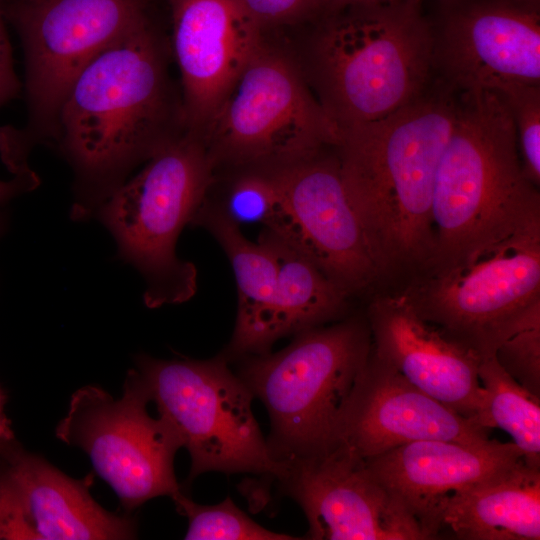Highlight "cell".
Instances as JSON below:
<instances>
[{
	"label": "cell",
	"mask_w": 540,
	"mask_h": 540,
	"mask_svg": "<svg viewBox=\"0 0 540 540\" xmlns=\"http://www.w3.org/2000/svg\"><path fill=\"white\" fill-rule=\"evenodd\" d=\"M494 357L520 385L540 395V300L501 339Z\"/></svg>",
	"instance_id": "d4e9b609"
},
{
	"label": "cell",
	"mask_w": 540,
	"mask_h": 540,
	"mask_svg": "<svg viewBox=\"0 0 540 540\" xmlns=\"http://www.w3.org/2000/svg\"><path fill=\"white\" fill-rule=\"evenodd\" d=\"M457 114V94L436 79L390 115L339 131L348 198L380 276L427 264L436 174Z\"/></svg>",
	"instance_id": "7a4b0ae2"
},
{
	"label": "cell",
	"mask_w": 540,
	"mask_h": 540,
	"mask_svg": "<svg viewBox=\"0 0 540 540\" xmlns=\"http://www.w3.org/2000/svg\"><path fill=\"white\" fill-rule=\"evenodd\" d=\"M39 180L36 174L26 169L14 174L10 180H0V206L37 187Z\"/></svg>",
	"instance_id": "f546056e"
},
{
	"label": "cell",
	"mask_w": 540,
	"mask_h": 540,
	"mask_svg": "<svg viewBox=\"0 0 540 540\" xmlns=\"http://www.w3.org/2000/svg\"><path fill=\"white\" fill-rule=\"evenodd\" d=\"M182 83V122L201 137L262 46V26L239 0H169Z\"/></svg>",
	"instance_id": "2e32d148"
},
{
	"label": "cell",
	"mask_w": 540,
	"mask_h": 540,
	"mask_svg": "<svg viewBox=\"0 0 540 540\" xmlns=\"http://www.w3.org/2000/svg\"><path fill=\"white\" fill-rule=\"evenodd\" d=\"M372 351L413 386L475 419L483 388L480 357L423 319L404 294L383 295L367 310Z\"/></svg>",
	"instance_id": "ac0fdd59"
},
{
	"label": "cell",
	"mask_w": 540,
	"mask_h": 540,
	"mask_svg": "<svg viewBox=\"0 0 540 540\" xmlns=\"http://www.w3.org/2000/svg\"><path fill=\"white\" fill-rule=\"evenodd\" d=\"M437 525L465 540H539L540 468L521 460L455 492L441 504Z\"/></svg>",
	"instance_id": "ffe728a7"
},
{
	"label": "cell",
	"mask_w": 540,
	"mask_h": 540,
	"mask_svg": "<svg viewBox=\"0 0 540 540\" xmlns=\"http://www.w3.org/2000/svg\"><path fill=\"white\" fill-rule=\"evenodd\" d=\"M498 92L512 115L524 176L540 184V85L513 84Z\"/></svg>",
	"instance_id": "484cf974"
},
{
	"label": "cell",
	"mask_w": 540,
	"mask_h": 540,
	"mask_svg": "<svg viewBox=\"0 0 540 540\" xmlns=\"http://www.w3.org/2000/svg\"><path fill=\"white\" fill-rule=\"evenodd\" d=\"M193 223L206 227L224 250L234 273L237 316L229 357L260 354L262 330L275 295L278 263L269 244L248 240L221 208L204 202Z\"/></svg>",
	"instance_id": "44dd1931"
},
{
	"label": "cell",
	"mask_w": 540,
	"mask_h": 540,
	"mask_svg": "<svg viewBox=\"0 0 540 540\" xmlns=\"http://www.w3.org/2000/svg\"><path fill=\"white\" fill-rule=\"evenodd\" d=\"M10 15L24 50L28 116L23 129L2 135L0 151L16 172L34 145L51 144L60 107L83 69L148 18L141 0H19Z\"/></svg>",
	"instance_id": "ba28073f"
},
{
	"label": "cell",
	"mask_w": 540,
	"mask_h": 540,
	"mask_svg": "<svg viewBox=\"0 0 540 540\" xmlns=\"http://www.w3.org/2000/svg\"><path fill=\"white\" fill-rule=\"evenodd\" d=\"M488 439L489 429L413 386L371 348L339 419L335 444L366 459L421 440L480 443Z\"/></svg>",
	"instance_id": "e0dca14e"
},
{
	"label": "cell",
	"mask_w": 540,
	"mask_h": 540,
	"mask_svg": "<svg viewBox=\"0 0 540 540\" xmlns=\"http://www.w3.org/2000/svg\"><path fill=\"white\" fill-rule=\"evenodd\" d=\"M259 237L278 263L275 295L261 334L262 354L278 339L341 317L349 295L274 232L264 228Z\"/></svg>",
	"instance_id": "7402d4cb"
},
{
	"label": "cell",
	"mask_w": 540,
	"mask_h": 540,
	"mask_svg": "<svg viewBox=\"0 0 540 540\" xmlns=\"http://www.w3.org/2000/svg\"><path fill=\"white\" fill-rule=\"evenodd\" d=\"M148 403L130 369L120 398L94 385L75 391L55 429L59 440L89 456L94 471L113 489L126 512L181 491L174 472L181 440L164 418L150 416Z\"/></svg>",
	"instance_id": "8fae6325"
},
{
	"label": "cell",
	"mask_w": 540,
	"mask_h": 540,
	"mask_svg": "<svg viewBox=\"0 0 540 540\" xmlns=\"http://www.w3.org/2000/svg\"><path fill=\"white\" fill-rule=\"evenodd\" d=\"M250 15L263 27L283 24L304 17L322 14L319 0H239Z\"/></svg>",
	"instance_id": "83f0119b"
},
{
	"label": "cell",
	"mask_w": 540,
	"mask_h": 540,
	"mask_svg": "<svg viewBox=\"0 0 540 540\" xmlns=\"http://www.w3.org/2000/svg\"><path fill=\"white\" fill-rule=\"evenodd\" d=\"M321 15L311 74L339 131L390 115L432 83V34L421 3L393 0Z\"/></svg>",
	"instance_id": "277c9868"
},
{
	"label": "cell",
	"mask_w": 540,
	"mask_h": 540,
	"mask_svg": "<svg viewBox=\"0 0 540 540\" xmlns=\"http://www.w3.org/2000/svg\"><path fill=\"white\" fill-rule=\"evenodd\" d=\"M393 0H319L322 13H332L351 6L382 3Z\"/></svg>",
	"instance_id": "4dcf8cb0"
},
{
	"label": "cell",
	"mask_w": 540,
	"mask_h": 540,
	"mask_svg": "<svg viewBox=\"0 0 540 540\" xmlns=\"http://www.w3.org/2000/svg\"><path fill=\"white\" fill-rule=\"evenodd\" d=\"M223 354L209 360H163L140 354L137 376L189 452L188 481L205 472L264 474L280 480L275 458L252 412V392Z\"/></svg>",
	"instance_id": "52a82bcc"
},
{
	"label": "cell",
	"mask_w": 540,
	"mask_h": 540,
	"mask_svg": "<svg viewBox=\"0 0 540 540\" xmlns=\"http://www.w3.org/2000/svg\"><path fill=\"white\" fill-rule=\"evenodd\" d=\"M8 219L7 215L3 212H0V237L3 235L4 231L7 228Z\"/></svg>",
	"instance_id": "d6a6232c"
},
{
	"label": "cell",
	"mask_w": 540,
	"mask_h": 540,
	"mask_svg": "<svg viewBox=\"0 0 540 540\" xmlns=\"http://www.w3.org/2000/svg\"><path fill=\"white\" fill-rule=\"evenodd\" d=\"M483 396L475 416L486 428H500L521 450L524 462L540 468V398L520 385L493 356L480 360L478 368Z\"/></svg>",
	"instance_id": "603a6c76"
},
{
	"label": "cell",
	"mask_w": 540,
	"mask_h": 540,
	"mask_svg": "<svg viewBox=\"0 0 540 540\" xmlns=\"http://www.w3.org/2000/svg\"><path fill=\"white\" fill-rule=\"evenodd\" d=\"M517 1L532 3V4H540V0H517Z\"/></svg>",
	"instance_id": "e575fe53"
},
{
	"label": "cell",
	"mask_w": 540,
	"mask_h": 540,
	"mask_svg": "<svg viewBox=\"0 0 540 540\" xmlns=\"http://www.w3.org/2000/svg\"><path fill=\"white\" fill-rule=\"evenodd\" d=\"M6 396L0 388V441L11 442L14 440L12 424L5 411Z\"/></svg>",
	"instance_id": "1f68e13d"
},
{
	"label": "cell",
	"mask_w": 540,
	"mask_h": 540,
	"mask_svg": "<svg viewBox=\"0 0 540 540\" xmlns=\"http://www.w3.org/2000/svg\"><path fill=\"white\" fill-rule=\"evenodd\" d=\"M427 18L433 79L456 94L540 85V4L436 0Z\"/></svg>",
	"instance_id": "7c38bea8"
},
{
	"label": "cell",
	"mask_w": 540,
	"mask_h": 540,
	"mask_svg": "<svg viewBox=\"0 0 540 540\" xmlns=\"http://www.w3.org/2000/svg\"><path fill=\"white\" fill-rule=\"evenodd\" d=\"M0 459V540L136 538L134 519L94 500L92 474L74 479L12 442Z\"/></svg>",
	"instance_id": "9a60e30c"
},
{
	"label": "cell",
	"mask_w": 540,
	"mask_h": 540,
	"mask_svg": "<svg viewBox=\"0 0 540 540\" xmlns=\"http://www.w3.org/2000/svg\"><path fill=\"white\" fill-rule=\"evenodd\" d=\"M279 480L302 508L312 540L433 539L417 515L343 444L285 461Z\"/></svg>",
	"instance_id": "5bb4252c"
},
{
	"label": "cell",
	"mask_w": 540,
	"mask_h": 540,
	"mask_svg": "<svg viewBox=\"0 0 540 540\" xmlns=\"http://www.w3.org/2000/svg\"><path fill=\"white\" fill-rule=\"evenodd\" d=\"M177 512L187 518L188 540H296L301 537L270 531L238 508L230 497L215 505L194 502L182 491L174 494Z\"/></svg>",
	"instance_id": "cb8c5ba5"
},
{
	"label": "cell",
	"mask_w": 540,
	"mask_h": 540,
	"mask_svg": "<svg viewBox=\"0 0 540 540\" xmlns=\"http://www.w3.org/2000/svg\"><path fill=\"white\" fill-rule=\"evenodd\" d=\"M213 163L266 170L335 147L339 130L297 66L262 44L201 135Z\"/></svg>",
	"instance_id": "9c48e42d"
},
{
	"label": "cell",
	"mask_w": 540,
	"mask_h": 540,
	"mask_svg": "<svg viewBox=\"0 0 540 540\" xmlns=\"http://www.w3.org/2000/svg\"><path fill=\"white\" fill-rule=\"evenodd\" d=\"M523 460L513 442L480 443L421 440L366 458L377 479L422 521L431 536L439 535L437 513L457 491L485 481Z\"/></svg>",
	"instance_id": "d6986e66"
},
{
	"label": "cell",
	"mask_w": 540,
	"mask_h": 540,
	"mask_svg": "<svg viewBox=\"0 0 540 540\" xmlns=\"http://www.w3.org/2000/svg\"><path fill=\"white\" fill-rule=\"evenodd\" d=\"M214 163L203 139L187 132L163 143L143 169L100 207L97 218L117 246V258L145 281L149 308L187 301L195 293L194 265L176 243L206 201Z\"/></svg>",
	"instance_id": "5b68a950"
},
{
	"label": "cell",
	"mask_w": 540,
	"mask_h": 540,
	"mask_svg": "<svg viewBox=\"0 0 540 540\" xmlns=\"http://www.w3.org/2000/svg\"><path fill=\"white\" fill-rule=\"evenodd\" d=\"M371 352L367 321L349 318L300 332L276 353L243 356L239 377L268 411L279 461L334 446L341 414Z\"/></svg>",
	"instance_id": "8992f818"
},
{
	"label": "cell",
	"mask_w": 540,
	"mask_h": 540,
	"mask_svg": "<svg viewBox=\"0 0 540 540\" xmlns=\"http://www.w3.org/2000/svg\"><path fill=\"white\" fill-rule=\"evenodd\" d=\"M415 2H418V3H422L423 0H413Z\"/></svg>",
	"instance_id": "d590c367"
},
{
	"label": "cell",
	"mask_w": 540,
	"mask_h": 540,
	"mask_svg": "<svg viewBox=\"0 0 540 540\" xmlns=\"http://www.w3.org/2000/svg\"><path fill=\"white\" fill-rule=\"evenodd\" d=\"M279 208V195L270 173L255 171L237 178L221 210L237 225L259 223L268 227Z\"/></svg>",
	"instance_id": "4316f807"
},
{
	"label": "cell",
	"mask_w": 540,
	"mask_h": 540,
	"mask_svg": "<svg viewBox=\"0 0 540 540\" xmlns=\"http://www.w3.org/2000/svg\"><path fill=\"white\" fill-rule=\"evenodd\" d=\"M162 45L148 19L79 74L51 141L74 175V221L100 207L166 141L172 108Z\"/></svg>",
	"instance_id": "6da1fadb"
},
{
	"label": "cell",
	"mask_w": 540,
	"mask_h": 540,
	"mask_svg": "<svg viewBox=\"0 0 540 540\" xmlns=\"http://www.w3.org/2000/svg\"><path fill=\"white\" fill-rule=\"evenodd\" d=\"M13 442V441H11ZM10 442H3L0 441V453L4 450V448L9 444Z\"/></svg>",
	"instance_id": "836d02e7"
},
{
	"label": "cell",
	"mask_w": 540,
	"mask_h": 540,
	"mask_svg": "<svg viewBox=\"0 0 540 540\" xmlns=\"http://www.w3.org/2000/svg\"><path fill=\"white\" fill-rule=\"evenodd\" d=\"M20 92L21 83L15 71L12 47L0 8V107L17 98Z\"/></svg>",
	"instance_id": "f1b7e54d"
},
{
	"label": "cell",
	"mask_w": 540,
	"mask_h": 540,
	"mask_svg": "<svg viewBox=\"0 0 540 540\" xmlns=\"http://www.w3.org/2000/svg\"><path fill=\"white\" fill-rule=\"evenodd\" d=\"M402 294L449 338L480 359L493 356L540 299V216L448 267L425 271Z\"/></svg>",
	"instance_id": "30bf717a"
},
{
	"label": "cell",
	"mask_w": 540,
	"mask_h": 540,
	"mask_svg": "<svg viewBox=\"0 0 540 540\" xmlns=\"http://www.w3.org/2000/svg\"><path fill=\"white\" fill-rule=\"evenodd\" d=\"M279 208L266 227L349 296L380 277L364 228L346 193L337 155L323 152L267 170Z\"/></svg>",
	"instance_id": "4fadbf2b"
},
{
	"label": "cell",
	"mask_w": 540,
	"mask_h": 540,
	"mask_svg": "<svg viewBox=\"0 0 540 540\" xmlns=\"http://www.w3.org/2000/svg\"><path fill=\"white\" fill-rule=\"evenodd\" d=\"M458 95L435 179L433 245L424 272L448 267L540 216L539 190L524 176L502 96L485 89Z\"/></svg>",
	"instance_id": "3957f363"
}]
</instances>
